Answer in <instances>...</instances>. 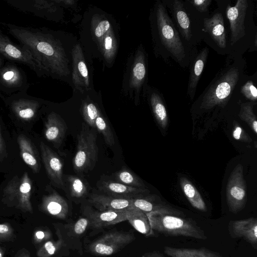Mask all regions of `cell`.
Segmentation results:
<instances>
[{
    "label": "cell",
    "instance_id": "obj_1",
    "mask_svg": "<svg viewBox=\"0 0 257 257\" xmlns=\"http://www.w3.org/2000/svg\"><path fill=\"white\" fill-rule=\"evenodd\" d=\"M4 24L9 33L31 52L46 75L57 77L68 74L63 50L52 32L43 28Z\"/></svg>",
    "mask_w": 257,
    "mask_h": 257
},
{
    "label": "cell",
    "instance_id": "obj_2",
    "mask_svg": "<svg viewBox=\"0 0 257 257\" xmlns=\"http://www.w3.org/2000/svg\"><path fill=\"white\" fill-rule=\"evenodd\" d=\"M152 230L169 236H184L205 240L204 231L191 218L178 216L180 213L173 208L146 214Z\"/></svg>",
    "mask_w": 257,
    "mask_h": 257
},
{
    "label": "cell",
    "instance_id": "obj_3",
    "mask_svg": "<svg viewBox=\"0 0 257 257\" xmlns=\"http://www.w3.org/2000/svg\"><path fill=\"white\" fill-rule=\"evenodd\" d=\"M155 17L158 36L165 52L181 63L186 56L184 47L174 24L161 3L155 6Z\"/></svg>",
    "mask_w": 257,
    "mask_h": 257
},
{
    "label": "cell",
    "instance_id": "obj_4",
    "mask_svg": "<svg viewBox=\"0 0 257 257\" xmlns=\"http://www.w3.org/2000/svg\"><path fill=\"white\" fill-rule=\"evenodd\" d=\"M97 133L94 128L83 123L77 136L76 152L73 159L74 171L79 176L92 171L98 160Z\"/></svg>",
    "mask_w": 257,
    "mask_h": 257
},
{
    "label": "cell",
    "instance_id": "obj_5",
    "mask_svg": "<svg viewBox=\"0 0 257 257\" xmlns=\"http://www.w3.org/2000/svg\"><path fill=\"white\" fill-rule=\"evenodd\" d=\"M239 74V70L235 67H231L223 72L202 94L199 108L209 110L217 106H224L238 81Z\"/></svg>",
    "mask_w": 257,
    "mask_h": 257
},
{
    "label": "cell",
    "instance_id": "obj_6",
    "mask_svg": "<svg viewBox=\"0 0 257 257\" xmlns=\"http://www.w3.org/2000/svg\"><path fill=\"white\" fill-rule=\"evenodd\" d=\"M32 181L27 172L21 177L16 175L4 189L2 201L9 206H15L23 212L32 213Z\"/></svg>",
    "mask_w": 257,
    "mask_h": 257
},
{
    "label": "cell",
    "instance_id": "obj_7",
    "mask_svg": "<svg viewBox=\"0 0 257 257\" xmlns=\"http://www.w3.org/2000/svg\"><path fill=\"white\" fill-rule=\"evenodd\" d=\"M0 55L9 61L26 65L38 77L46 75L31 52L26 47L13 42L1 29Z\"/></svg>",
    "mask_w": 257,
    "mask_h": 257
},
{
    "label": "cell",
    "instance_id": "obj_8",
    "mask_svg": "<svg viewBox=\"0 0 257 257\" xmlns=\"http://www.w3.org/2000/svg\"><path fill=\"white\" fill-rule=\"evenodd\" d=\"M227 204L230 212L236 214L245 206L247 201L246 186L241 164H237L231 172L226 188Z\"/></svg>",
    "mask_w": 257,
    "mask_h": 257
},
{
    "label": "cell",
    "instance_id": "obj_9",
    "mask_svg": "<svg viewBox=\"0 0 257 257\" xmlns=\"http://www.w3.org/2000/svg\"><path fill=\"white\" fill-rule=\"evenodd\" d=\"M27 91H19L9 96L2 95L1 97L17 118L28 121L37 116L42 103L40 99L29 95Z\"/></svg>",
    "mask_w": 257,
    "mask_h": 257
},
{
    "label": "cell",
    "instance_id": "obj_10",
    "mask_svg": "<svg viewBox=\"0 0 257 257\" xmlns=\"http://www.w3.org/2000/svg\"><path fill=\"white\" fill-rule=\"evenodd\" d=\"M30 84L25 71L17 63L7 61L0 71V97L28 90Z\"/></svg>",
    "mask_w": 257,
    "mask_h": 257
},
{
    "label": "cell",
    "instance_id": "obj_11",
    "mask_svg": "<svg viewBox=\"0 0 257 257\" xmlns=\"http://www.w3.org/2000/svg\"><path fill=\"white\" fill-rule=\"evenodd\" d=\"M135 238L133 234L125 231H112L101 236L89 247L90 252L96 255L107 256L118 252Z\"/></svg>",
    "mask_w": 257,
    "mask_h": 257
},
{
    "label": "cell",
    "instance_id": "obj_12",
    "mask_svg": "<svg viewBox=\"0 0 257 257\" xmlns=\"http://www.w3.org/2000/svg\"><path fill=\"white\" fill-rule=\"evenodd\" d=\"M40 148L42 160L47 175L53 186L63 190V162L59 155L41 141Z\"/></svg>",
    "mask_w": 257,
    "mask_h": 257
},
{
    "label": "cell",
    "instance_id": "obj_13",
    "mask_svg": "<svg viewBox=\"0 0 257 257\" xmlns=\"http://www.w3.org/2000/svg\"><path fill=\"white\" fill-rule=\"evenodd\" d=\"M96 186L101 193L115 197L132 199L149 192L147 189L133 187L116 182L109 176L102 175Z\"/></svg>",
    "mask_w": 257,
    "mask_h": 257
},
{
    "label": "cell",
    "instance_id": "obj_14",
    "mask_svg": "<svg viewBox=\"0 0 257 257\" xmlns=\"http://www.w3.org/2000/svg\"><path fill=\"white\" fill-rule=\"evenodd\" d=\"M45 190L47 194L42 197L40 209L55 218L66 219L70 211L68 201L50 185H47Z\"/></svg>",
    "mask_w": 257,
    "mask_h": 257
},
{
    "label": "cell",
    "instance_id": "obj_15",
    "mask_svg": "<svg viewBox=\"0 0 257 257\" xmlns=\"http://www.w3.org/2000/svg\"><path fill=\"white\" fill-rule=\"evenodd\" d=\"M8 5L25 14L48 19L57 10L55 1L45 0H7Z\"/></svg>",
    "mask_w": 257,
    "mask_h": 257
},
{
    "label": "cell",
    "instance_id": "obj_16",
    "mask_svg": "<svg viewBox=\"0 0 257 257\" xmlns=\"http://www.w3.org/2000/svg\"><path fill=\"white\" fill-rule=\"evenodd\" d=\"M247 7L246 0H238L234 7H227L226 16L230 24L231 45L245 35L244 21Z\"/></svg>",
    "mask_w": 257,
    "mask_h": 257
},
{
    "label": "cell",
    "instance_id": "obj_17",
    "mask_svg": "<svg viewBox=\"0 0 257 257\" xmlns=\"http://www.w3.org/2000/svg\"><path fill=\"white\" fill-rule=\"evenodd\" d=\"M228 231L232 238H242L255 249L257 248V219L250 217L233 220L228 224Z\"/></svg>",
    "mask_w": 257,
    "mask_h": 257
},
{
    "label": "cell",
    "instance_id": "obj_18",
    "mask_svg": "<svg viewBox=\"0 0 257 257\" xmlns=\"http://www.w3.org/2000/svg\"><path fill=\"white\" fill-rule=\"evenodd\" d=\"M84 212L90 225L95 228H101L126 220V210L100 211L86 206Z\"/></svg>",
    "mask_w": 257,
    "mask_h": 257
},
{
    "label": "cell",
    "instance_id": "obj_19",
    "mask_svg": "<svg viewBox=\"0 0 257 257\" xmlns=\"http://www.w3.org/2000/svg\"><path fill=\"white\" fill-rule=\"evenodd\" d=\"M67 131L64 120L55 112H50L45 122L44 134L45 138L58 149L62 144Z\"/></svg>",
    "mask_w": 257,
    "mask_h": 257
},
{
    "label": "cell",
    "instance_id": "obj_20",
    "mask_svg": "<svg viewBox=\"0 0 257 257\" xmlns=\"http://www.w3.org/2000/svg\"><path fill=\"white\" fill-rule=\"evenodd\" d=\"M133 199V198H132ZM132 199L115 197L103 193H90L88 201L100 211L125 210L133 206Z\"/></svg>",
    "mask_w": 257,
    "mask_h": 257
},
{
    "label": "cell",
    "instance_id": "obj_21",
    "mask_svg": "<svg viewBox=\"0 0 257 257\" xmlns=\"http://www.w3.org/2000/svg\"><path fill=\"white\" fill-rule=\"evenodd\" d=\"M63 191L69 199L79 202L88 197L90 194V186L82 176L64 175Z\"/></svg>",
    "mask_w": 257,
    "mask_h": 257
},
{
    "label": "cell",
    "instance_id": "obj_22",
    "mask_svg": "<svg viewBox=\"0 0 257 257\" xmlns=\"http://www.w3.org/2000/svg\"><path fill=\"white\" fill-rule=\"evenodd\" d=\"M73 81L76 87L81 91L89 88L88 72L79 46L73 51Z\"/></svg>",
    "mask_w": 257,
    "mask_h": 257
},
{
    "label": "cell",
    "instance_id": "obj_23",
    "mask_svg": "<svg viewBox=\"0 0 257 257\" xmlns=\"http://www.w3.org/2000/svg\"><path fill=\"white\" fill-rule=\"evenodd\" d=\"M18 143L20 156L23 161L34 173L40 172L41 165L39 153L29 138L23 135L18 136Z\"/></svg>",
    "mask_w": 257,
    "mask_h": 257
},
{
    "label": "cell",
    "instance_id": "obj_24",
    "mask_svg": "<svg viewBox=\"0 0 257 257\" xmlns=\"http://www.w3.org/2000/svg\"><path fill=\"white\" fill-rule=\"evenodd\" d=\"M204 30L215 43L221 48L226 46V33L223 16L220 13L215 14L210 18L203 21Z\"/></svg>",
    "mask_w": 257,
    "mask_h": 257
},
{
    "label": "cell",
    "instance_id": "obj_25",
    "mask_svg": "<svg viewBox=\"0 0 257 257\" xmlns=\"http://www.w3.org/2000/svg\"><path fill=\"white\" fill-rule=\"evenodd\" d=\"M208 53V50L205 47L198 54L192 64L187 87V94L191 100L194 97L198 81L205 65Z\"/></svg>",
    "mask_w": 257,
    "mask_h": 257
},
{
    "label": "cell",
    "instance_id": "obj_26",
    "mask_svg": "<svg viewBox=\"0 0 257 257\" xmlns=\"http://www.w3.org/2000/svg\"><path fill=\"white\" fill-rule=\"evenodd\" d=\"M126 220L138 232L149 236L154 234L147 214L139 209L132 206L126 210Z\"/></svg>",
    "mask_w": 257,
    "mask_h": 257
},
{
    "label": "cell",
    "instance_id": "obj_27",
    "mask_svg": "<svg viewBox=\"0 0 257 257\" xmlns=\"http://www.w3.org/2000/svg\"><path fill=\"white\" fill-rule=\"evenodd\" d=\"M163 251L169 257H223L219 252L205 247L191 248L165 246Z\"/></svg>",
    "mask_w": 257,
    "mask_h": 257
},
{
    "label": "cell",
    "instance_id": "obj_28",
    "mask_svg": "<svg viewBox=\"0 0 257 257\" xmlns=\"http://www.w3.org/2000/svg\"><path fill=\"white\" fill-rule=\"evenodd\" d=\"M179 183L182 191L192 206L199 211H206L207 207L204 201L192 183L187 178L181 177Z\"/></svg>",
    "mask_w": 257,
    "mask_h": 257
},
{
    "label": "cell",
    "instance_id": "obj_29",
    "mask_svg": "<svg viewBox=\"0 0 257 257\" xmlns=\"http://www.w3.org/2000/svg\"><path fill=\"white\" fill-rule=\"evenodd\" d=\"M173 10L175 20L182 36L186 40H190L192 36L190 22L182 2L178 0L174 1Z\"/></svg>",
    "mask_w": 257,
    "mask_h": 257
},
{
    "label": "cell",
    "instance_id": "obj_30",
    "mask_svg": "<svg viewBox=\"0 0 257 257\" xmlns=\"http://www.w3.org/2000/svg\"><path fill=\"white\" fill-rule=\"evenodd\" d=\"M150 102L157 123L162 128L165 129L168 124L169 117L160 94L157 91H153L150 95Z\"/></svg>",
    "mask_w": 257,
    "mask_h": 257
},
{
    "label": "cell",
    "instance_id": "obj_31",
    "mask_svg": "<svg viewBox=\"0 0 257 257\" xmlns=\"http://www.w3.org/2000/svg\"><path fill=\"white\" fill-rule=\"evenodd\" d=\"M113 181L128 186L147 189L142 180L125 166L109 176Z\"/></svg>",
    "mask_w": 257,
    "mask_h": 257
},
{
    "label": "cell",
    "instance_id": "obj_32",
    "mask_svg": "<svg viewBox=\"0 0 257 257\" xmlns=\"http://www.w3.org/2000/svg\"><path fill=\"white\" fill-rule=\"evenodd\" d=\"M146 74L145 55L141 52L138 54L133 70V86L138 91L145 82Z\"/></svg>",
    "mask_w": 257,
    "mask_h": 257
},
{
    "label": "cell",
    "instance_id": "obj_33",
    "mask_svg": "<svg viewBox=\"0 0 257 257\" xmlns=\"http://www.w3.org/2000/svg\"><path fill=\"white\" fill-rule=\"evenodd\" d=\"M132 205L146 214L150 212L172 209L171 207L166 206L162 204L155 203L149 197L144 195L132 199Z\"/></svg>",
    "mask_w": 257,
    "mask_h": 257
},
{
    "label": "cell",
    "instance_id": "obj_34",
    "mask_svg": "<svg viewBox=\"0 0 257 257\" xmlns=\"http://www.w3.org/2000/svg\"><path fill=\"white\" fill-rule=\"evenodd\" d=\"M238 115L240 119L247 124L254 134L256 135L257 121L256 115L253 111L252 103H242L240 105V109Z\"/></svg>",
    "mask_w": 257,
    "mask_h": 257
},
{
    "label": "cell",
    "instance_id": "obj_35",
    "mask_svg": "<svg viewBox=\"0 0 257 257\" xmlns=\"http://www.w3.org/2000/svg\"><path fill=\"white\" fill-rule=\"evenodd\" d=\"M95 128L100 133L104 138L105 143L109 146L114 144V138L112 131L106 119L100 113L95 121Z\"/></svg>",
    "mask_w": 257,
    "mask_h": 257
},
{
    "label": "cell",
    "instance_id": "obj_36",
    "mask_svg": "<svg viewBox=\"0 0 257 257\" xmlns=\"http://www.w3.org/2000/svg\"><path fill=\"white\" fill-rule=\"evenodd\" d=\"M82 115L90 127L95 128V121L100 112L96 106L92 102H84L82 106Z\"/></svg>",
    "mask_w": 257,
    "mask_h": 257
},
{
    "label": "cell",
    "instance_id": "obj_37",
    "mask_svg": "<svg viewBox=\"0 0 257 257\" xmlns=\"http://www.w3.org/2000/svg\"><path fill=\"white\" fill-rule=\"evenodd\" d=\"M59 234L57 240L46 241L37 251L38 257H52L59 250L63 244V240Z\"/></svg>",
    "mask_w": 257,
    "mask_h": 257
},
{
    "label": "cell",
    "instance_id": "obj_38",
    "mask_svg": "<svg viewBox=\"0 0 257 257\" xmlns=\"http://www.w3.org/2000/svg\"><path fill=\"white\" fill-rule=\"evenodd\" d=\"M241 93L248 100L255 102L257 99V89L252 81H247L241 88Z\"/></svg>",
    "mask_w": 257,
    "mask_h": 257
},
{
    "label": "cell",
    "instance_id": "obj_39",
    "mask_svg": "<svg viewBox=\"0 0 257 257\" xmlns=\"http://www.w3.org/2000/svg\"><path fill=\"white\" fill-rule=\"evenodd\" d=\"M232 137L236 140L242 142L249 143L252 139L242 127L235 121L233 122Z\"/></svg>",
    "mask_w": 257,
    "mask_h": 257
},
{
    "label": "cell",
    "instance_id": "obj_40",
    "mask_svg": "<svg viewBox=\"0 0 257 257\" xmlns=\"http://www.w3.org/2000/svg\"><path fill=\"white\" fill-rule=\"evenodd\" d=\"M14 236V229L9 223H0V241L12 240Z\"/></svg>",
    "mask_w": 257,
    "mask_h": 257
},
{
    "label": "cell",
    "instance_id": "obj_41",
    "mask_svg": "<svg viewBox=\"0 0 257 257\" xmlns=\"http://www.w3.org/2000/svg\"><path fill=\"white\" fill-rule=\"evenodd\" d=\"M51 237V233L49 230L44 229H36L33 235V241L37 244L46 241Z\"/></svg>",
    "mask_w": 257,
    "mask_h": 257
},
{
    "label": "cell",
    "instance_id": "obj_42",
    "mask_svg": "<svg viewBox=\"0 0 257 257\" xmlns=\"http://www.w3.org/2000/svg\"><path fill=\"white\" fill-rule=\"evenodd\" d=\"M89 223H90V221L87 217L79 218L74 226L73 230L75 233L80 235L84 233Z\"/></svg>",
    "mask_w": 257,
    "mask_h": 257
},
{
    "label": "cell",
    "instance_id": "obj_43",
    "mask_svg": "<svg viewBox=\"0 0 257 257\" xmlns=\"http://www.w3.org/2000/svg\"><path fill=\"white\" fill-rule=\"evenodd\" d=\"M189 2L199 12H206L211 4V0H194Z\"/></svg>",
    "mask_w": 257,
    "mask_h": 257
},
{
    "label": "cell",
    "instance_id": "obj_44",
    "mask_svg": "<svg viewBox=\"0 0 257 257\" xmlns=\"http://www.w3.org/2000/svg\"><path fill=\"white\" fill-rule=\"evenodd\" d=\"M8 156L5 141L2 137L0 127V161H3Z\"/></svg>",
    "mask_w": 257,
    "mask_h": 257
},
{
    "label": "cell",
    "instance_id": "obj_45",
    "mask_svg": "<svg viewBox=\"0 0 257 257\" xmlns=\"http://www.w3.org/2000/svg\"><path fill=\"white\" fill-rule=\"evenodd\" d=\"M142 257H165L160 252L154 250L144 253Z\"/></svg>",
    "mask_w": 257,
    "mask_h": 257
},
{
    "label": "cell",
    "instance_id": "obj_46",
    "mask_svg": "<svg viewBox=\"0 0 257 257\" xmlns=\"http://www.w3.org/2000/svg\"><path fill=\"white\" fill-rule=\"evenodd\" d=\"M3 57L0 55V71L1 70V68L4 63V61L3 59Z\"/></svg>",
    "mask_w": 257,
    "mask_h": 257
},
{
    "label": "cell",
    "instance_id": "obj_47",
    "mask_svg": "<svg viewBox=\"0 0 257 257\" xmlns=\"http://www.w3.org/2000/svg\"><path fill=\"white\" fill-rule=\"evenodd\" d=\"M5 253L3 249L0 247V257H4Z\"/></svg>",
    "mask_w": 257,
    "mask_h": 257
},
{
    "label": "cell",
    "instance_id": "obj_48",
    "mask_svg": "<svg viewBox=\"0 0 257 257\" xmlns=\"http://www.w3.org/2000/svg\"><path fill=\"white\" fill-rule=\"evenodd\" d=\"M256 44H257V43H256V35H255V40H254V45H255V46H256Z\"/></svg>",
    "mask_w": 257,
    "mask_h": 257
},
{
    "label": "cell",
    "instance_id": "obj_49",
    "mask_svg": "<svg viewBox=\"0 0 257 257\" xmlns=\"http://www.w3.org/2000/svg\"><path fill=\"white\" fill-rule=\"evenodd\" d=\"M21 257H30V256L28 255V254H26V255H23V256H22Z\"/></svg>",
    "mask_w": 257,
    "mask_h": 257
}]
</instances>
